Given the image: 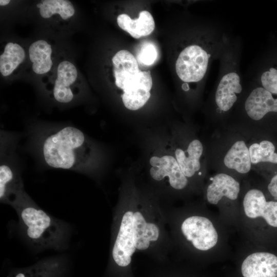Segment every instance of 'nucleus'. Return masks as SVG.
<instances>
[{"label":"nucleus","instance_id":"f257e3e1","mask_svg":"<svg viewBox=\"0 0 277 277\" xmlns=\"http://www.w3.org/2000/svg\"><path fill=\"white\" fill-rule=\"evenodd\" d=\"M162 208L155 202L134 197L122 202L114 212L110 254L118 267H128L136 252L168 254L170 241Z\"/></svg>","mask_w":277,"mask_h":277},{"label":"nucleus","instance_id":"f03ea898","mask_svg":"<svg viewBox=\"0 0 277 277\" xmlns=\"http://www.w3.org/2000/svg\"><path fill=\"white\" fill-rule=\"evenodd\" d=\"M40 150L44 162L54 168L85 171L93 160L91 144L81 130L72 126L47 132L42 138Z\"/></svg>","mask_w":277,"mask_h":277},{"label":"nucleus","instance_id":"7ed1b4c3","mask_svg":"<svg viewBox=\"0 0 277 277\" xmlns=\"http://www.w3.org/2000/svg\"><path fill=\"white\" fill-rule=\"evenodd\" d=\"M16 209L28 239L41 247H58L66 230L63 225L39 208L24 190L9 203Z\"/></svg>","mask_w":277,"mask_h":277},{"label":"nucleus","instance_id":"20e7f679","mask_svg":"<svg viewBox=\"0 0 277 277\" xmlns=\"http://www.w3.org/2000/svg\"><path fill=\"white\" fill-rule=\"evenodd\" d=\"M211 49L197 44L187 46L179 54L175 71L185 83L198 82L205 76L212 54Z\"/></svg>","mask_w":277,"mask_h":277},{"label":"nucleus","instance_id":"39448f33","mask_svg":"<svg viewBox=\"0 0 277 277\" xmlns=\"http://www.w3.org/2000/svg\"><path fill=\"white\" fill-rule=\"evenodd\" d=\"M184 238L196 250L207 251L213 247L218 240L217 233L208 218L192 215L185 218L180 226Z\"/></svg>","mask_w":277,"mask_h":277},{"label":"nucleus","instance_id":"423d86ee","mask_svg":"<svg viewBox=\"0 0 277 277\" xmlns=\"http://www.w3.org/2000/svg\"><path fill=\"white\" fill-rule=\"evenodd\" d=\"M1 147L0 199L8 203L24 190L23 181L11 148L3 143Z\"/></svg>","mask_w":277,"mask_h":277},{"label":"nucleus","instance_id":"0eeeda50","mask_svg":"<svg viewBox=\"0 0 277 277\" xmlns=\"http://www.w3.org/2000/svg\"><path fill=\"white\" fill-rule=\"evenodd\" d=\"M149 174L157 182H164L171 188L181 190L188 183L175 158L170 155H154L149 159Z\"/></svg>","mask_w":277,"mask_h":277},{"label":"nucleus","instance_id":"6e6552de","mask_svg":"<svg viewBox=\"0 0 277 277\" xmlns=\"http://www.w3.org/2000/svg\"><path fill=\"white\" fill-rule=\"evenodd\" d=\"M243 207L248 217H262L268 225L277 228V201H267L262 191L256 189L249 190L244 196Z\"/></svg>","mask_w":277,"mask_h":277},{"label":"nucleus","instance_id":"1a4fd4ad","mask_svg":"<svg viewBox=\"0 0 277 277\" xmlns=\"http://www.w3.org/2000/svg\"><path fill=\"white\" fill-rule=\"evenodd\" d=\"M152 80L149 71H140L137 76L126 83L122 90V99L125 107L130 110H137L150 97Z\"/></svg>","mask_w":277,"mask_h":277},{"label":"nucleus","instance_id":"9d476101","mask_svg":"<svg viewBox=\"0 0 277 277\" xmlns=\"http://www.w3.org/2000/svg\"><path fill=\"white\" fill-rule=\"evenodd\" d=\"M241 271L244 277H277V256L268 252H258L243 261Z\"/></svg>","mask_w":277,"mask_h":277},{"label":"nucleus","instance_id":"9b49d317","mask_svg":"<svg viewBox=\"0 0 277 277\" xmlns=\"http://www.w3.org/2000/svg\"><path fill=\"white\" fill-rule=\"evenodd\" d=\"M245 109L250 118L260 120L269 112H277V97L262 87H257L247 98Z\"/></svg>","mask_w":277,"mask_h":277},{"label":"nucleus","instance_id":"f8f14e48","mask_svg":"<svg viewBox=\"0 0 277 277\" xmlns=\"http://www.w3.org/2000/svg\"><path fill=\"white\" fill-rule=\"evenodd\" d=\"M242 90L241 78L236 71H231L224 74L219 82L215 94L218 108L224 112L230 110L237 101V94Z\"/></svg>","mask_w":277,"mask_h":277},{"label":"nucleus","instance_id":"ddd939ff","mask_svg":"<svg viewBox=\"0 0 277 277\" xmlns=\"http://www.w3.org/2000/svg\"><path fill=\"white\" fill-rule=\"evenodd\" d=\"M77 76L76 67L71 62L64 61L58 64L57 78L52 89V95L56 101L68 103L72 101L75 93L71 86L75 82Z\"/></svg>","mask_w":277,"mask_h":277},{"label":"nucleus","instance_id":"4468645a","mask_svg":"<svg viewBox=\"0 0 277 277\" xmlns=\"http://www.w3.org/2000/svg\"><path fill=\"white\" fill-rule=\"evenodd\" d=\"M116 86L122 89L124 84L134 79L140 71L138 63L134 55L129 51H118L112 60Z\"/></svg>","mask_w":277,"mask_h":277},{"label":"nucleus","instance_id":"2eb2a0df","mask_svg":"<svg viewBox=\"0 0 277 277\" xmlns=\"http://www.w3.org/2000/svg\"><path fill=\"white\" fill-rule=\"evenodd\" d=\"M207 189V199L209 203L217 204L223 196L230 200H236L240 192L239 183L232 176L225 173L215 175Z\"/></svg>","mask_w":277,"mask_h":277},{"label":"nucleus","instance_id":"dca6fc26","mask_svg":"<svg viewBox=\"0 0 277 277\" xmlns=\"http://www.w3.org/2000/svg\"><path fill=\"white\" fill-rule=\"evenodd\" d=\"M117 23L122 29L135 38L150 34L155 28L153 18L146 10L140 12L136 19H131L126 14H121L117 17Z\"/></svg>","mask_w":277,"mask_h":277},{"label":"nucleus","instance_id":"f3484780","mask_svg":"<svg viewBox=\"0 0 277 277\" xmlns=\"http://www.w3.org/2000/svg\"><path fill=\"white\" fill-rule=\"evenodd\" d=\"M203 147L198 140L192 141L188 145L186 151L181 148L175 150V158L180 167L186 177H191L200 170V157L203 153Z\"/></svg>","mask_w":277,"mask_h":277},{"label":"nucleus","instance_id":"a211bd4d","mask_svg":"<svg viewBox=\"0 0 277 277\" xmlns=\"http://www.w3.org/2000/svg\"><path fill=\"white\" fill-rule=\"evenodd\" d=\"M224 163L228 168L240 173L248 172L251 168L249 149L243 141L236 142L226 154Z\"/></svg>","mask_w":277,"mask_h":277},{"label":"nucleus","instance_id":"6ab92c4d","mask_svg":"<svg viewBox=\"0 0 277 277\" xmlns=\"http://www.w3.org/2000/svg\"><path fill=\"white\" fill-rule=\"evenodd\" d=\"M52 49L50 44L44 40L33 43L29 48V58L32 64L33 71L42 74L49 71L52 66Z\"/></svg>","mask_w":277,"mask_h":277},{"label":"nucleus","instance_id":"aec40b11","mask_svg":"<svg viewBox=\"0 0 277 277\" xmlns=\"http://www.w3.org/2000/svg\"><path fill=\"white\" fill-rule=\"evenodd\" d=\"M25 57L24 49L18 44L8 43L0 56V72L4 76L10 75Z\"/></svg>","mask_w":277,"mask_h":277},{"label":"nucleus","instance_id":"412c9836","mask_svg":"<svg viewBox=\"0 0 277 277\" xmlns=\"http://www.w3.org/2000/svg\"><path fill=\"white\" fill-rule=\"evenodd\" d=\"M36 6L40 15L44 18L58 14L62 18L66 20L72 16L75 12L73 5L67 0H44Z\"/></svg>","mask_w":277,"mask_h":277},{"label":"nucleus","instance_id":"4be33fe9","mask_svg":"<svg viewBox=\"0 0 277 277\" xmlns=\"http://www.w3.org/2000/svg\"><path fill=\"white\" fill-rule=\"evenodd\" d=\"M251 162L255 164L260 162L277 164V153L274 144L267 140L252 144L249 148Z\"/></svg>","mask_w":277,"mask_h":277},{"label":"nucleus","instance_id":"5701e85b","mask_svg":"<svg viewBox=\"0 0 277 277\" xmlns=\"http://www.w3.org/2000/svg\"><path fill=\"white\" fill-rule=\"evenodd\" d=\"M262 87L277 95V65H273L264 70L260 76Z\"/></svg>","mask_w":277,"mask_h":277},{"label":"nucleus","instance_id":"b1692460","mask_svg":"<svg viewBox=\"0 0 277 277\" xmlns=\"http://www.w3.org/2000/svg\"><path fill=\"white\" fill-rule=\"evenodd\" d=\"M157 56V52L154 46L151 44H147L142 47L138 59L143 64L150 65L154 63Z\"/></svg>","mask_w":277,"mask_h":277},{"label":"nucleus","instance_id":"393cba45","mask_svg":"<svg viewBox=\"0 0 277 277\" xmlns=\"http://www.w3.org/2000/svg\"><path fill=\"white\" fill-rule=\"evenodd\" d=\"M268 190L274 200L277 201V174L271 179L268 185Z\"/></svg>","mask_w":277,"mask_h":277},{"label":"nucleus","instance_id":"a878e982","mask_svg":"<svg viewBox=\"0 0 277 277\" xmlns=\"http://www.w3.org/2000/svg\"><path fill=\"white\" fill-rule=\"evenodd\" d=\"M10 2L9 0H1L0 5L1 6H6L8 5Z\"/></svg>","mask_w":277,"mask_h":277},{"label":"nucleus","instance_id":"bb28decb","mask_svg":"<svg viewBox=\"0 0 277 277\" xmlns=\"http://www.w3.org/2000/svg\"><path fill=\"white\" fill-rule=\"evenodd\" d=\"M15 277H26L25 275L23 273H18Z\"/></svg>","mask_w":277,"mask_h":277}]
</instances>
